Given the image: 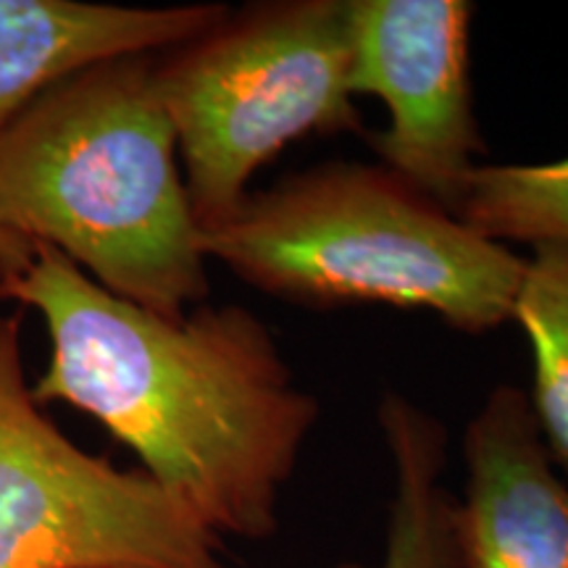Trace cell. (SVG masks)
Here are the masks:
<instances>
[{
    "mask_svg": "<svg viewBox=\"0 0 568 568\" xmlns=\"http://www.w3.org/2000/svg\"><path fill=\"white\" fill-rule=\"evenodd\" d=\"M0 297L45 322L40 406L67 403L101 422L216 537L274 535L322 406L253 311L201 303L180 318L153 314L48 245L0 274Z\"/></svg>",
    "mask_w": 568,
    "mask_h": 568,
    "instance_id": "6da1fadb",
    "label": "cell"
},
{
    "mask_svg": "<svg viewBox=\"0 0 568 568\" xmlns=\"http://www.w3.org/2000/svg\"><path fill=\"white\" fill-rule=\"evenodd\" d=\"M159 53L63 77L0 134V224L111 295L180 318L211 293Z\"/></svg>",
    "mask_w": 568,
    "mask_h": 568,
    "instance_id": "7a4b0ae2",
    "label": "cell"
},
{
    "mask_svg": "<svg viewBox=\"0 0 568 568\" xmlns=\"http://www.w3.org/2000/svg\"><path fill=\"white\" fill-rule=\"evenodd\" d=\"M209 261L308 308L432 311L468 335L510 322L527 258L382 163L335 161L251 193L201 232Z\"/></svg>",
    "mask_w": 568,
    "mask_h": 568,
    "instance_id": "3957f363",
    "label": "cell"
},
{
    "mask_svg": "<svg viewBox=\"0 0 568 568\" xmlns=\"http://www.w3.org/2000/svg\"><path fill=\"white\" fill-rule=\"evenodd\" d=\"M351 0H272L182 42L155 63L201 232L245 203L247 184L311 134L358 132Z\"/></svg>",
    "mask_w": 568,
    "mask_h": 568,
    "instance_id": "277c9868",
    "label": "cell"
},
{
    "mask_svg": "<svg viewBox=\"0 0 568 568\" xmlns=\"http://www.w3.org/2000/svg\"><path fill=\"white\" fill-rule=\"evenodd\" d=\"M0 568H226L184 503L45 416L27 385L19 314L0 316Z\"/></svg>",
    "mask_w": 568,
    "mask_h": 568,
    "instance_id": "5b68a950",
    "label": "cell"
},
{
    "mask_svg": "<svg viewBox=\"0 0 568 568\" xmlns=\"http://www.w3.org/2000/svg\"><path fill=\"white\" fill-rule=\"evenodd\" d=\"M351 92L389 113L368 134L379 163L453 209L485 151L474 116L466 0H351Z\"/></svg>",
    "mask_w": 568,
    "mask_h": 568,
    "instance_id": "8992f818",
    "label": "cell"
},
{
    "mask_svg": "<svg viewBox=\"0 0 568 568\" xmlns=\"http://www.w3.org/2000/svg\"><path fill=\"white\" fill-rule=\"evenodd\" d=\"M464 464L460 568H568V485L521 389L487 395L466 426Z\"/></svg>",
    "mask_w": 568,
    "mask_h": 568,
    "instance_id": "52a82bcc",
    "label": "cell"
},
{
    "mask_svg": "<svg viewBox=\"0 0 568 568\" xmlns=\"http://www.w3.org/2000/svg\"><path fill=\"white\" fill-rule=\"evenodd\" d=\"M226 6L126 9L82 0H0V134L32 101L92 63L166 53L211 30Z\"/></svg>",
    "mask_w": 568,
    "mask_h": 568,
    "instance_id": "ba28073f",
    "label": "cell"
},
{
    "mask_svg": "<svg viewBox=\"0 0 568 568\" xmlns=\"http://www.w3.org/2000/svg\"><path fill=\"white\" fill-rule=\"evenodd\" d=\"M379 426L395 468L382 568H460L456 500L439 485L447 450L443 424L406 395L387 389Z\"/></svg>",
    "mask_w": 568,
    "mask_h": 568,
    "instance_id": "9c48e42d",
    "label": "cell"
},
{
    "mask_svg": "<svg viewBox=\"0 0 568 568\" xmlns=\"http://www.w3.org/2000/svg\"><path fill=\"white\" fill-rule=\"evenodd\" d=\"M510 322L531 347L535 389L527 397L539 435L568 477V243L531 247Z\"/></svg>",
    "mask_w": 568,
    "mask_h": 568,
    "instance_id": "30bf717a",
    "label": "cell"
},
{
    "mask_svg": "<svg viewBox=\"0 0 568 568\" xmlns=\"http://www.w3.org/2000/svg\"><path fill=\"white\" fill-rule=\"evenodd\" d=\"M450 211L487 240L508 247L568 243V159L479 163Z\"/></svg>",
    "mask_w": 568,
    "mask_h": 568,
    "instance_id": "8fae6325",
    "label": "cell"
},
{
    "mask_svg": "<svg viewBox=\"0 0 568 568\" xmlns=\"http://www.w3.org/2000/svg\"><path fill=\"white\" fill-rule=\"evenodd\" d=\"M32 247L34 245H30L27 240H21L19 234H13L11 230H6V226L0 224V274L27 264V258L32 255Z\"/></svg>",
    "mask_w": 568,
    "mask_h": 568,
    "instance_id": "7c38bea8",
    "label": "cell"
},
{
    "mask_svg": "<svg viewBox=\"0 0 568 568\" xmlns=\"http://www.w3.org/2000/svg\"><path fill=\"white\" fill-rule=\"evenodd\" d=\"M337 568H364V566H358V564H343V566H337Z\"/></svg>",
    "mask_w": 568,
    "mask_h": 568,
    "instance_id": "4fadbf2b",
    "label": "cell"
}]
</instances>
